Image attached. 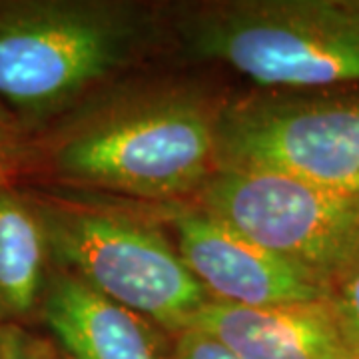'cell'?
<instances>
[{
	"label": "cell",
	"mask_w": 359,
	"mask_h": 359,
	"mask_svg": "<svg viewBox=\"0 0 359 359\" xmlns=\"http://www.w3.org/2000/svg\"><path fill=\"white\" fill-rule=\"evenodd\" d=\"M146 28L126 2H0V102L26 120L62 112L128 62Z\"/></svg>",
	"instance_id": "1"
},
{
	"label": "cell",
	"mask_w": 359,
	"mask_h": 359,
	"mask_svg": "<svg viewBox=\"0 0 359 359\" xmlns=\"http://www.w3.org/2000/svg\"><path fill=\"white\" fill-rule=\"evenodd\" d=\"M178 32L188 56L262 86L359 84V2H218L184 16Z\"/></svg>",
	"instance_id": "2"
},
{
	"label": "cell",
	"mask_w": 359,
	"mask_h": 359,
	"mask_svg": "<svg viewBox=\"0 0 359 359\" xmlns=\"http://www.w3.org/2000/svg\"><path fill=\"white\" fill-rule=\"evenodd\" d=\"M218 116L190 94L118 106L58 142V176L94 188L168 200L198 192L218 170Z\"/></svg>",
	"instance_id": "3"
},
{
	"label": "cell",
	"mask_w": 359,
	"mask_h": 359,
	"mask_svg": "<svg viewBox=\"0 0 359 359\" xmlns=\"http://www.w3.org/2000/svg\"><path fill=\"white\" fill-rule=\"evenodd\" d=\"M52 264L178 335L212 299L178 250L146 222L68 204H36Z\"/></svg>",
	"instance_id": "4"
},
{
	"label": "cell",
	"mask_w": 359,
	"mask_h": 359,
	"mask_svg": "<svg viewBox=\"0 0 359 359\" xmlns=\"http://www.w3.org/2000/svg\"><path fill=\"white\" fill-rule=\"evenodd\" d=\"M200 210L325 287L359 256V200L264 168H218L196 192Z\"/></svg>",
	"instance_id": "5"
},
{
	"label": "cell",
	"mask_w": 359,
	"mask_h": 359,
	"mask_svg": "<svg viewBox=\"0 0 359 359\" xmlns=\"http://www.w3.org/2000/svg\"><path fill=\"white\" fill-rule=\"evenodd\" d=\"M218 168L294 174L359 200V98H256L218 116Z\"/></svg>",
	"instance_id": "6"
},
{
	"label": "cell",
	"mask_w": 359,
	"mask_h": 359,
	"mask_svg": "<svg viewBox=\"0 0 359 359\" xmlns=\"http://www.w3.org/2000/svg\"><path fill=\"white\" fill-rule=\"evenodd\" d=\"M176 250L214 302L271 308L325 299L311 273L198 210L174 214Z\"/></svg>",
	"instance_id": "7"
},
{
	"label": "cell",
	"mask_w": 359,
	"mask_h": 359,
	"mask_svg": "<svg viewBox=\"0 0 359 359\" xmlns=\"http://www.w3.org/2000/svg\"><path fill=\"white\" fill-rule=\"evenodd\" d=\"M188 327L216 337L242 359H355L325 299L271 308L210 299Z\"/></svg>",
	"instance_id": "8"
},
{
	"label": "cell",
	"mask_w": 359,
	"mask_h": 359,
	"mask_svg": "<svg viewBox=\"0 0 359 359\" xmlns=\"http://www.w3.org/2000/svg\"><path fill=\"white\" fill-rule=\"evenodd\" d=\"M40 313L68 359H170L172 353L156 323L56 266Z\"/></svg>",
	"instance_id": "9"
},
{
	"label": "cell",
	"mask_w": 359,
	"mask_h": 359,
	"mask_svg": "<svg viewBox=\"0 0 359 359\" xmlns=\"http://www.w3.org/2000/svg\"><path fill=\"white\" fill-rule=\"evenodd\" d=\"M52 256L36 204L0 180V325L40 309Z\"/></svg>",
	"instance_id": "10"
},
{
	"label": "cell",
	"mask_w": 359,
	"mask_h": 359,
	"mask_svg": "<svg viewBox=\"0 0 359 359\" xmlns=\"http://www.w3.org/2000/svg\"><path fill=\"white\" fill-rule=\"evenodd\" d=\"M325 302L334 311L351 353L359 359V256L327 287Z\"/></svg>",
	"instance_id": "11"
},
{
	"label": "cell",
	"mask_w": 359,
	"mask_h": 359,
	"mask_svg": "<svg viewBox=\"0 0 359 359\" xmlns=\"http://www.w3.org/2000/svg\"><path fill=\"white\" fill-rule=\"evenodd\" d=\"M0 359H60L46 341L26 332L20 323L0 325Z\"/></svg>",
	"instance_id": "12"
},
{
	"label": "cell",
	"mask_w": 359,
	"mask_h": 359,
	"mask_svg": "<svg viewBox=\"0 0 359 359\" xmlns=\"http://www.w3.org/2000/svg\"><path fill=\"white\" fill-rule=\"evenodd\" d=\"M170 359H242L216 337L188 327L176 335Z\"/></svg>",
	"instance_id": "13"
}]
</instances>
